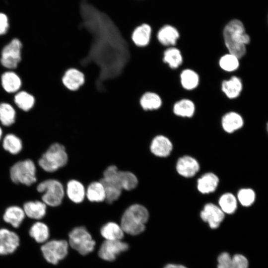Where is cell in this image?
<instances>
[{"mask_svg": "<svg viewBox=\"0 0 268 268\" xmlns=\"http://www.w3.org/2000/svg\"><path fill=\"white\" fill-rule=\"evenodd\" d=\"M200 169V165L194 158L184 156L180 158L176 164L177 172L181 176L190 178L195 176Z\"/></svg>", "mask_w": 268, "mask_h": 268, "instance_id": "cell-16", "label": "cell"}, {"mask_svg": "<svg viewBox=\"0 0 268 268\" xmlns=\"http://www.w3.org/2000/svg\"><path fill=\"white\" fill-rule=\"evenodd\" d=\"M2 135V131L1 128L0 127V140L1 138Z\"/></svg>", "mask_w": 268, "mask_h": 268, "instance_id": "cell-42", "label": "cell"}, {"mask_svg": "<svg viewBox=\"0 0 268 268\" xmlns=\"http://www.w3.org/2000/svg\"><path fill=\"white\" fill-rule=\"evenodd\" d=\"M118 172L115 165H110L105 170L100 180L105 190L106 201L110 204L120 198L123 190L118 179Z\"/></svg>", "mask_w": 268, "mask_h": 268, "instance_id": "cell-6", "label": "cell"}, {"mask_svg": "<svg viewBox=\"0 0 268 268\" xmlns=\"http://www.w3.org/2000/svg\"><path fill=\"white\" fill-rule=\"evenodd\" d=\"M62 82L64 86L68 90H78L85 83V75L79 69L70 68L65 72Z\"/></svg>", "mask_w": 268, "mask_h": 268, "instance_id": "cell-13", "label": "cell"}, {"mask_svg": "<svg viewBox=\"0 0 268 268\" xmlns=\"http://www.w3.org/2000/svg\"><path fill=\"white\" fill-rule=\"evenodd\" d=\"M171 141L166 136L159 135L155 136L150 144V150L155 155L164 157L169 156L172 150Z\"/></svg>", "mask_w": 268, "mask_h": 268, "instance_id": "cell-17", "label": "cell"}, {"mask_svg": "<svg viewBox=\"0 0 268 268\" xmlns=\"http://www.w3.org/2000/svg\"><path fill=\"white\" fill-rule=\"evenodd\" d=\"M29 234L37 243H45L49 237V229L45 223L37 221L30 228Z\"/></svg>", "mask_w": 268, "mask_h": 268, "instance_id": "cell-27", "label": "cell"}, {"mask_svg": "<svg viewBox=\"0 0 268 268\" xmlns=\"http://www.w3.org/2000/svg\"><path fill=\"white\" fill-rule=\"evenodd\" d=\"M164 268H187L182 265L169 264L166 266Z\"/></svg>", "mask_w": 268, "mask_h": 268, "instance_id": "cell-41", "label": "cell"}, {"mask_svg": "<svg viewBox=\"0 0 268 268\" xmlns=\"http://www.w3.org/2000/svg\"><path fill=\"white\" fill-rule=\"evenodd\" d=\"M179 35V31L175 27L171 25H165L158 30L157 38L162 45L173 46L176 44Z\"/></svg>", "mask_w": 268, "mask_h": 268, "instance_id": "cell-21", "label": "cell"}, {"mask_svg": "<svg viewBox=\"0 0 268 268\" xmlns=\"http://www.w3.org/2000/svg\"><path fill=\"white\" fill-rule=\"evenodd\" d=\"M20 245V238L15 232L5 228H0V255L14 253Z\"/></svg>", "mask_w": 268, "mask_h": 268, "instance_id": "cell-11", "label": "cell"}, {"mask_svg": "<svg viewBox=\"0 0 268 268\" xmlns=\"http://www.w3.org/2000/svg\"><path fill=\"white\" fill-rule=\"evenodd\" d=\"M139 104L142 109L145 111L158 109L162 105L160 97L152 92H146L139 99Z\"/></svg>", "mask_w": 268, "mask_h": 268, "instance_id": "cell-29", "label": "cell"}, {"mask_svg": "<svg viewBox=\"0 0 268 268\" xmlns=\"http://www.w3.org/2000/svg\"><path fill=\"white\" fill-rule=\"evenodd\" d=\"M219 64L222 69L227 71H232L239 67V59L235 55L229 53L220 58Z\"/></svg>", "mask_w": 268, "mask_h": 268, "instance_id": "cell-38", "label": "cell"}, {"mask_svg": "<svg viewBox=\"0 0 268 268\" xmlns=\"http://www.w3.org/2000/svg\"><path fill=\"white\" fill-rule=\"evenodd\" d=\"M118 179L122 189L127 191L135 189L138 185L136 176L130 171L119 170Z\"/></svg>", "mask_w": 268, "mask_h": 268, "instance_id": "cell-32", "label": "cell"}, {"mask_svg": "<svg viewBox=\"0 0 268 268\" xmlns=\"http://www.w3.org/2000/svg\"><path fill=\"white\" fill-rule=\"evenodd\" d=\"M9 27L8 18L7 15L0 12V35L5 34Z\"/></svg>", "mask_w": 268, "mask_h": 268, "instance_id": "cell-40", "label": "cell"}, {"mask_svg": "<svg viewBox=\"0 0 268 268\" xmlns=\"http://www.w3.org/2000/svg\"><path fill=\"white\" fill-rule=\"evenodd\" d=\"M69 244L81 255H86L93 251L95 242L85 227L79 226L69 233Z\"/></svg>", "mask_w": 268, "mask_h": 268, "instance_id": "cell-7", "label": "cell"}, {"mask_svg": "<svg viewBox=\"0 0 268 268\" xmlns=\"http://www.w3.org/2000/svg\"><path fill=\"white\" fill-rule=\"evenodd\" d=\"M2 145L5 150L13 155L20 153L23 147L21 139L13 134H8L5 135Z\"/></svg>", "mask_w": 268, "mask_h": 268, "instance_id": "cell-30", "label": "cell"}, {"mask_svg": "<svg viewBox=\"0 0 268 268\" xmlns=\"http://www.w3.org/2000/svg\"><path fill=\"white\" fill-rule=\"evenodd\" d=\"M151 32V27L148 24L142 23L136 26L132 31L131 40L136 47H145L150 42Z\"/></svg>", "mask_w": 268, "mask_h": 268, "instance_id": "cell-15", "label": "cell"}, {"mask_svg": "<svg viewBox=\"0 0 268 268\" xmlns=\"http://www.w3.org/2000/svg\"><path fill=\"white\" fill-rule=\"evenodd\" d=\"M22 208L26 216L36 220L43 218L47 212V205L43 201L38 200L26 201Z\"/></svg>", "mask_w": 268, "mask_h": 268, "instance_id": "cell-20", "label": "cell"}, {"mask_svg": "<svg viewBox=\"0 0 268 268\" xmlns=\"http://www.w3.org/2000/svg\"><path fill=\"white\" fill-rule=\"evenodd\" d=\"M174 113L179 116L191 117L195 111V105L189 99H183L177 102L173 106Z\"/></svg>", "mask_w": 268, "mask_h": 268, "instance_id": "cell-31", "label": "cell"}, {"mask_svg": "<svg viewBox=\"0 0 268 268\" xmlns=\"http://www.w3.org/2000/svg\"><path fill=\"white\" fill-rule=\"evenodd\" d=\"M22 44L19 40L13 39L2 49L0 62L7 68H15L21 60Z\"/></svg>", "mask_w": 268, "mask_h": 268, "instance_id": "cell-9", "label": "cell"}, {"mask_svg": "<svg viewBox=\"0 0 268 268\" xmlns=\"http://www.w3.org/2000/svg\"><path fill=\"white\" fill-rule=\"evenodd\" d=\"M3 89L8 93L17 91L21 85V81L18 75L13 71H6L1 77Z\"/></svg>", "mask_w": 268, "mask_h": 268, "instance_id": "cell-26", "label": "cell"}, {"mask_svg": "<svg viewBox=\"0 0 268 268\" xmlns=\"http://www.w3.org/2000/svg\"><path fill=\"white\" fill-rule=\"evenodd\" d=\"M182 86L187 90H192L197 87L199 83V76L193 70L186 69L180 75Z\"/></svg>", "mask_w": 268, "mask_h": 268, "instance_id": "cell-33", "label": "cell"}, {"mask_svg": "<svg viewBox=\"0 0 268 268\" xmlns=\"http://www.w3.org/2000/svg\"><path fill=\"white\" fill-rule=\"evenodd\" d=\"M45 259L49 263L56 265L64 259L68 253V243L65 240H53L46 242L41 248Z\"/></svg>", "mask_w": 268, "mask_h": 268, "instance_id": "cell-8", "label": "cell"}, {"mask_svg": "<svg viewBox=\"0 0 268 268\" xmlns=\"http://www.w3.org/2000/svg\"><path fill=\"white\" fill-rule=\"evenodd\" d=\"M200 216L205 222H208L212 229L218 228L224 218V213L220 208L212 203H206L201 212Z\"/></svg>", "mask_w": 268, "mask_h": 268, "instance_id": "cell-12", "label": "cell"}, {"mask_svg": "<svg viewBox=\"0 0 268 268\" xmlns=\"http://www.w3.org/2000/svg\"><path fill=\"white\" fill-rule=\"evenodd\" d=\"M14 102L21 109L25 111L30 110L34 105V97L29 93L22 91L14 96Z\"/></svg>", "mask_w": 268, "mask_h": 268, "instance_id": "cell-36", "label": "cell"}, {"mask_svg": "<svg viewBox=\"0 0 268 268\" xmlns=\"http://www.w3.org/2000/svg\"><path fill=\"white\" fill-rule=\"evenodd\" d=\"M101 235L107 240H121L124 237V231L121 225L114 222L104 225L100 230Z\"/></svg>", "mask_w": 268, "mask_h": 268, "instance_id": "cell-28", "label": "cell"}, {"mask_svg": "<svg viewBox=\"0 0 268 268\" xmlns=\"http://www.w3.org/2000/svg\"><path fill=\"white\" fill-rule=\"evenodd\" d=\"M237 204L235 197L231 193L224 194L219 200V207L224 213L227 214H231L235 211Z\"/></svg>", "mask_w": 268, "mask_h": 268, "instance_id": "cell-37", "label": "cell"}, {"mask_svg": "<svg viewBox=\"0 0 268 268\" xmlns=\"http://www.w3.org/2000/svg\"><path fill=\"white\" fill-rule=\"evenodd\" d=\"M15 111L11 105L7 103L0 104V121L2 125H12L15 122Z\"/></svg>", "mask_w": 268, "mask_h": 268, "instance_id": "cell-35", "label": "cell"}, {"mask_svg": "<svg viewBox=\"0 0 268 268\" xmlns=\"http://www.w3.org/2000/svg\"><path fill=\"white\" fill-rule=\"evenodd\" d=\"M66 193L73 202L80 203L86 197V190L84 185L75 179L69 180L67 184Z\"/></svg>", "mask_w": 268, "mask_h": 268, "instance_id": "cell-18", "label": "cell"}, {"mask_svg": "<svg viewBox=\"0 0 268 268\" xmlns=\"http://www.w3.org/2000/svg\"><path fill=\"white\" fill-rule=\"evenodd\" d=\"M68 155L64 146L59 143L52 144L38 161L39 166L45 171L53 173L65 166Z\"/></svg>", "mask_w": 268, "mask_h": 268, "instance_id": "cell-3", "label": "cell"}, {"mask_svg": "<svg viewBox=\"0 0 268 268\" xmlns=\"http://www.w3.org/2000/svg\"><path fill=\"white\" fill-rule=\"evenodd\" d=\"M9 175L14 183L30 186L37 181L35 164L30 159L18 161L10 168Z\"/></svg>", "mask_w": 268, "mask_h": 268, "instance_id": "cell-5", "label": "cell"}, {"mask_svg": "<svg viewBox=\"0 0 268 268\" xmlns=\"http://www.w3.org/2000/svg\"><path fill=\"white\" fill-rule=\"evenodd\" d=\"M128 248V244L121 240H106L101 245L98 254L104 260L113 261L119 254L126 251Z\"/></svg>", "mask_w": 268, "mask_h": 268, "instance_id": "cell-10", "label": "cell"}, {"mask_svg": "<svg viewBox=\"0 0 268 268\" xmlns=\"http://www.w3.org/2000/svg\"><path fill=\"white\" fill-rule=\"evenodd\" d=\"M86 197L91 202H100L106 201V192L102 183L99 181L91 183L86 190Z\"/></svg>", "mask_w": 268, "mask_h": 268, "instance_id": "cell-25", "label": "cell"}, {"mask_svg": "<svg viewBox=\"0 0 268 268\" xmlns=\"http://www.w3.org/2000/svg\"><path fill=\"white\" fill-rule=\"evenodd\" d=\"M221 89L226 96L230 99L237 97L242 90V83L241 79L235 76L229 80L222 82Z\"/></svg>", "mask_w": 268, "mask_h": 268, "instance_id": "cell-24", "label": "cell"}, {"mask_svg": "<svg viewBox=\"0 0 268 268\" xmlns=\"http://www.w3.org/2000/svg\"><path fill=\"white\" fill-rule=\"evenodd\" d=\"M255 193L251 189H242L238 193L237 198L240 203L244 206L252 205L255 200Z\"/></svg>", "mask_w": 268, "mask_h": 268, "instance_id": "cell-39", "label": "cell"}, {"mask_svg": "<svg viewBox=\"0 0 268 268\" xmlns=\"http://www.w3.org/2000/svg\"><path fill=\"white\" fill-rule=\"evenodd\" d=\"M223 36L229 53L238 59L245 55L246 46L250 43V38L241 21L235 19L228 22L223 29Z\"/></svg>", "mask_w": 268, "mask_h": 268, "instance_id": "cell-1", "label": "cell"}, {"mask_svg": "<svg viewBox=\"0 0 268 268\" xmlns=\"http://www.w3.org/2000/svg\"><path fill=\"white\" fill-rule=\"evenodd\" d=\"M267 130H268V123L267 124Z\"/></svg>", "mask_w": 268, "mask_h": 268, "instance_id": "cell-43", "label": "cell"}, {"mask_svg": "<svg viewBox=\"0 0 268 268\" xmlns=\"http://www.w3.org/2000/svg\"><path fill=\"white\" fill-rule=\"evenodd\" d=\"M163 61L172 68L178 67L183 62V57L180 50L174 47L167 49L164 52Z\"/></svg>", "mask_w": 268, "mask_h": 268, "instance_id": "cell-34", "label": "cell"}, {"mask_svg": "<svg viewBox=\"0 0 268 268\" xmlns=\"http://www.w3.org/2000/svg\"><path fill=\"white\" fill-rule=\"evenodd\" d=\"M197 188L202 194H208L215 191L216 189L219 179L212 173H207L203 175L198 180Z\"/></svg>", "mask_w": 268, "mask_h": 268, "instance_id": "cell-22", "label": "cell"}, {"mask_svg": "<svg viewBox=\"0 0 268 268\" xmlns=\"http://www.w3.org/2000/svg\"><path fill=\"white\" fill-rule=\"evenodd\" d=\"M25 216L23 208L17 205H11L5 209L2 218L4 222L17 228L22 224Z\"/></svg>", "mask_w": 268, "mask_h": 268, "instance_id": "cell-19", "label": "cell"}, {"mask_svg": "<svg viewBox=\"0 0 268 268\" xmlns=\"http://www.w3.org/2000/svg\"><path fill=\"white\" fill-rule=\"evenodd\" d=\"M221 123L223 129L226 132L232 133L243 126V120L239 114L230 112L223 116Z\"/></svg>", "mask_w": 268, "mask_h": 268, "instance_id": "cell-23", "label": "cell"}, {"mask_svg": "<svg viewBox=\"0 0 268 268\" xmlns=\"http://www.w3.org/2000/svg\"><path fill=\"white\" fill-rule=\"evenodd\" d=\"M37 191L43 193L42 201L47 205L56 207L62 203L65 190L61 182L56 179H50L40 182Z\"/></svg>", "mask_w": 268, "mask_h": 268, "instance_id": "cell-4", "label": "cell"}, {"mask_svg": "<svg viewBox=\"0 0 268 268\" xmlns=\"http://www.w3.org/2000/svg\"><path fill=\"white\" fill-rule=\"evenodd\" d=\"M149 212L140 204H133L124 211L121 220V226L124 232L132 235H138L145 229Z\"/></svg>", "mask_w": 268, "mask_h": 268, "instance_id": "cell-2", "label": "cell"}, {"mask_svg": "<svg viewBox=\"0 0 268 268\" xmlns=\"http://www.w3.org/2000/svg\"><path fill=\"white\" fill-rule=\"evenodd\" d=\"M217 268H248V261L240 254L231 257L227 253L221 254L218 258Z\"/></svg>", "mask_w": 268, "mask_h": 268, "instance_id": "cell-14", "label": "cell"}]
</instances>
